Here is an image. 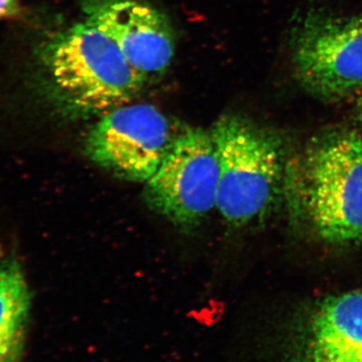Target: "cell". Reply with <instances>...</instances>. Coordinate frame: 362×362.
Returning <instances> with one entry per match:
<instances>
[{
    "instance_id": "obj_9",
    "label": "cell",
    "mask_w": 362,
    "mask_h": 362,
    "mask_svg": "<svg viewBox=\"0 0 362 362\" xmlns=\"http://www.w3.org/2000/svg\"><path fill=\"white\" fill-rule=\"evenodd\" d=\"M30 294L18 261L0 265V362H21L25 347Z\"/></svg>"
},
{
    "instance_id": "obj_4",
    "label": "cell",
    "mask_w": 362,
    "mask_h": 362,
    "mask_svg": "<svg viewBox=\"0 0 362 362\" xmlns=\"http://www.w3.org/2000/svg\"><path fill=\"white\" fill-rule=\"evenodd\" d=\"M293 69L300 86L326 102L362 89V16L312 11L292 33Z\"/></svg>"
},
{
    "instance_id": "obj_7",
    "label": "cell",
    "mask_w": 362,
    "mask_h": 362,
    "mask_svg": "<svg viewBox=\"0 0 362 362\" xmlns=\"http://www.w3.org/2000/svg\"><path fill=\"white\" fill-rule=\"evenodd\" d=\"M85 21L105 33L145 83L161 78L175 57L166 16L139 0H84Z\"/></svg>"
},
{
    "instance_id": "obj_10",
    "label": "cell",
    "mask_w": 362,
    "mask_h": 362,
    "mask_svg": "<svg viewBox=\"0 0 362 362\" xmlns=\"http://www.w3.org/2000/svg\"><path fill=\"white\" fill-rule=\"evenodd\" d=\"M18 11V0H0V18H11Z\"/></svg>"
},
{
    "instance_id": "obj_2",
    "label": "cell",
    "mask_w": 362,
    "mask_h": 362,
    "mask_svg": "<svg viewBox=\"0 0 362 362\" xmlns=\"http://www.w3.org/2000/svg\"><path fill=\"white\" fill-rule=\"evenodd\" d=\"M290 197L317 235L334 244L362 243V138L335 130L292 161Z\"/></svg>"
},
{
    "instance_id": "obj_11",
    "label": "cell",
    "mask_w": 362,
    "mask_h": 362,
    "mask_svg": "<svg viewBox=\"0 0 362 362\" xmlns=\"http://www.w3.org/2000/svg\"><path fill=\"white\" fill-rule=\"evenodd\" d=\"M357 113H358V118L362 123V98L359 99L358 104H357Z\"/></svg>"
},
{
    "instance_id": "obj_8",
    "label": "cell",
    "mask_w": 362,
    "mask_h": 362,
    "mask_svg": "<svg viewBox=\"0 0 362 362\" xmlns=\"http://www.w3.org/2000/svg\"><path fill=\"white\" fill-rule=\"evenodd\" d=\"M293 362H362V292L323 302Z\"/></svg>"
},
{
    "instance_id": "obj_3",
    "label": "cell",
    "mask_w": 362,
    "mask_h": 362,
    "mask_svg": "<svg viewBox=\"0 0 362 362\" xmlns=\"http://www.w3.org/2000/svg\"><path fill=\"white\" fill-rule=\"evenodd\" d=\"M218 156L216 207L228 223L247 225L267 213L277 192L282 158L274 138L243 117H221L209 130Z\"/></svg>"
},
{
    "instance_id": "obj_1",
    "label": "cell",
    "mask_w": 362,
    "mask_h": 362,
    "mask_svg": "<svg viewBox=\"0 0 362 362\" xmlns=\"http://www.w3.org/2000/svg\"><path fill=\"white\" fill-rule=\"evenodd\" d=\"M40 58L52 104L71 120L130 104L146 84L118 47L85 21L52 37Z\"/></svg>"
},
{
    "instance_id": "obj_5",
    "label": "cell",
    "mask_w": 362,
    "mask_h": 362,
    "mask_svg": "<svg viewBox=\"0 0 362 362\" xmlns=\"http://www.w3.org/2000/svg\"><path fill=\"white\" fill-rule=\"evenodd\" d=\"M218 156L211 132L185 128L145 182L146 204L183 230H194L216 206Z\"/></svg>"
},
{
    "instance_id": "obj_6",
    "label": "cell",
    "mask_w": 362,
    "mask_h": 362,
    "mask_svg": "<svg viewBox=\"0 0 362 362\" xmlns=\"http://www.w3.org/2000/svg\"><path fill=\"white\" fill-rule=\"evenodd\" d=\"M176 136L168 117L149 104H127L100 116L86 136V156L116 177L145 183Z\"/></svg>"
}]
</instances>
